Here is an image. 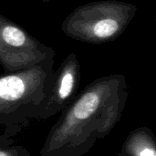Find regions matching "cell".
<instances>
[{
    "mask_svg": "<svg viewBox=\"0 0 156 156\" xmlns=\"http://www.w3.org/2000/svg\"><path fill=\"white\" fill-rule=\"evenodd\" d=\"M27 149L13 144V140L0 136V156H30Z\"/></svg>",
    "mask_w": 156,
    "mask_h": 156,
    "instance_id": "7",
    "label": "cell"
},
{
    "mask_svg": "<svg viewBox=\"0 0 156 156\" xmlns=\"http://www.w3.org/2000/svg\"><path fill=\"white\" fill-rule=\"evenodd\" d=\"M55 58L23 70L0 75L1 137L13 140L23 129L39 121L54 76Z\"/></svg>",
    "mask_w": 156,
    "mask_h": 156,
    "instance_id": "2",
    "label": "cell"
},
{
    "mask_svg": "<svg viewBox=\"0 0 156 156\" xmlns=\"http://www.w3.org/2000/svg\"><path fill=\"white\" fill-rule=\"evenodd\" d=\"M40 1H42L43 3H48V2H50L51 0H40Z\"/></svg>",
    "mask_w": 156,
    "mask_h": 156,
    "instance_id": "8",
    "label": "cell"
},
{
    "mask_svg": "<svg viewBox=\"0 0 156 156\" xmlns=\"http://www.w3.org/2000/svg\"><path fill=\"white\" fill-rule=\"evenodd\" d=\"M120 156H156L154 134L147 127H139L129 133Z\"/></svg>",
    "mask_w": 156,
    "mask_h": 156,
    "instance_id": "6",
    "label": "cell"
},
{
    "mask_svg": "<svg viewBox=\"0 0 156 156\" xmlns=\"http://www.w3.org/2000/svg\"><path fill=\"white\" fill-rule=\"evenodd\" d=\"M122 74H110L88 84L61 112L48 133L39 156H83L121 121L128 100Z\"/></svg>",
    "mask_w": 156,
    "mask_h": 156,
    "instance_id": "1",
    "label": "cell"
},
{
    "mask_svg": "<svg viewBox=\"0 0 156 156\" xmlns=\"http://www.w3.org/2000/svg\"><path fill=\"white\" fill-rule=\"evenodd\" d=\"M137 5L120 0L93 1L76 7L64 19L62 32L89 44H105L119 38L137 12Z\"/></svg>",
    "mask_w": 156,
    "mask_h": 156,
    "instance_id": "3",
    "label": "cell"
},
{
    "mask_svg": "<svg viewBox=\"0 0 156 156\" xmlns=\"http://www.w3.org/2000/svg\"><path fill=\"white\" fill-rule=\"evenodd\" d=\"M81 79L80 64L74 52L69 54L54 71L53 81L39 121L61 112L76 97Z\"/></svg>",
    "mask_w": 156,
    "mask_h": 156,
    "instance_id": "5",
    "label": "cell"
},
{
    "mask_svg": "<svg viewBox=\"0 0 156 156\" xmlns=\"http://www.w3.org/2000/svg\"><path fill=\"white\" fill-rule=\"evenodd\" d=\"M56 52L30 35L25 28L0 15V65L4 74L29 69L48 58H55Z\"/></svg>",
    "mask_w": 156,
    "mask_h": 156,
    "instance_id": "4",
    "label": "cell"
}]
</instances>
